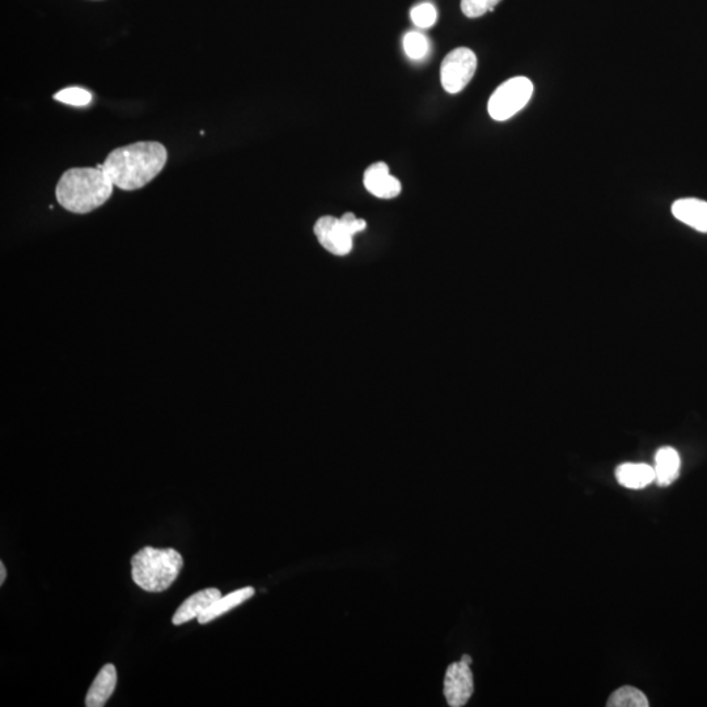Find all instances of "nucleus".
I'll return each mask as SVG.
<instances>
[{"mask_svg": "<svg viewBox=\"0 0 707 707\" xmlns=\"http://www.w3.org/2000/svg\"><path fill=\"white\" fill-rule=\"evenodd\" d=\"M184 560L175 549L146 546L131 558V577L147 592L168 590L181 573Z\"/></svg>", "mask_w": 707, "mask_h": 707, "instance_id": "nucleus-3", "label": "nucleus"}, {"mask_svg": "<svg viewBox=\"0 0 707 707\" xmlns=\"http://www.w3.org/2000/svg\"><path fill=\"white\" fill-rule=\"evenodd\" d=\"M533 95V83L524 76L506 80L491 95L488 110L494 121H507L527 107Z\"/></svg>", "mask_w": 707, "mask_h": 707, "instance_id": "nucleus-4", "label": "nucleus"}, {"mask_svg": "<svg viewBox=\"0 0 707 707\" xmlns=\"http://www.w3.org/2000/svg\"><path fill=\"white\" fill-rule=\"evenodd\" d=\"M253 595L254 588L245 587L232 592L230 595L222 596V598L215 601L213 605H210V607L198 617V622H200L201 625L209 624V622L214 621L215 618L230 612L231 609L236 608L237 605L243 604L244 601L251 599Z\"/></svg>", "mask_w": 707, "mask_h": 707, "instance_id": "nucleus-14", "label": "nucleus"}, {"mask_svg": "<svg viewBox=\"0 0 707 707\" xmlns=\"http://www.w3.org/2000/svg\"><path fill=\"white\" fill-rule=\"evenodd\" d=\"M315 235L319 243L334 256H346L353 249V235L340 218L323 217L315 224Z\"/></svg>", "mask_w": 707, "mask_h": 707, "instance_id": "nucleus-7", "label": "nucleus"}, {"mask_svg": "<svg viewBox=\"0 0 707 707\" xmlns=\"http://www.w3.org/2000/svg\"><path fill=\"white\" fill-rule=\"evenodd\" d=\"M54 99L73 107H86L92 101V93L84 88L70 87L55 93Z\"/></svg>", "mask_w": 707, "mask_h": 707, "instance_id": "nucleus-17", "label": "nucleus"}, {"mask_svg": "<svg viewBox=\"0 0 707 707\" xmlns=\"http://www.w3.org/2000/svg\"><path fill=\"white\" fill-rule=\"evenodd\" d=\"M410 18L419 28H431L438 21V11L431 3H422L410 12Z\"/></svg>", "mask_w": 707, "mask_h": 707, "instance_id": "nucleus-19", "label": "nucleus"}, {"mask_svg": "<svg viewBox=\"0 0 707 707\" xmlns=\"http://www.w3.org/2000/svg\"><path fill=\"white\" fill-rule=\"evenodd\" d=\"M681 459L672 447H663L655 455V481L660 486L671 485L679 477Z\"/></svg>", "mask_w": 707, "mask_h": 707, "instance_id": "nucleus-13", "label": "nucleus"}, {"mask_svg": "<svg viewBox=\"0 0 707 707\" xmlns=\"http://www.w3.org/2000/svg\"><path fill=\"white\" fill-rule=\"evenodd\" d=\"M6 578H7L6 566H4L3 562H0V584H3L4 581H6Z\"/></svg>", "mask_w": 707, "mask_h": 707, "instance_id": "nucleus-21", "label": "nucleus"}, {"mask_svg": "<svg viewBox=\"0 0 707 707\" xmlns=\"http://www.w3.org/2000/svg\"><path fill=\"white\" fill-rule=\"evenodd\" d=\"M220 598H222V594L217 588H206V590L197 592L186 599L177 609L175 616L172 617V624L179 626L200 617L210 605Z\"/></svg>", "mask_w": 707, "mask_h": 707, "instance_id": "nucleus-9", "label": "nucleus"}, {"mask_svg": "<svg viewBox=\"0 0 707 707\" xmlns=\"http://www.w3.org/2000/svg\"><path fill=\"white\" fill-rule=\"evenodd\" d=\"M477 70V57L473 50L457 48L443 59L440 80L448 93H459L471 83Z\"/></svg>", "mask_w": 707, "mask_h": 707, "instance_id": "nucleus-5", "label": "nucleus"}, {"mask_svg": "<svg viewBox=\"0 0 707 707\" xmlns=\"http://www.w3.org/2000/svg\"><path fill=\"white\" fill-rule=\"evenodd\" d=\"M117 671L113 664H107L97 673L86 697L87 707H103L116 689Z\"/></svg>", "mask_w": 707, "mask_h": 707, "instance_id": "nucleus-11", "label": "nucleus"}, {"mask_svg": "<svg viewBox=\"0 0 707 707\" xmlns=\"http://www.w3.org/2000/svg\"><path fill=\"white\" fill-rule=\"evenodd\" d=\"M168 152L159 142H137L116 148L96 167L107 173L114 186L133 192L150 184L167 164Z\"/></svg>", "mask_w": 707, "mask_h": 707, "instance_id": "nucleus-1", "label": "nucleus"}, {"mask_svg": "<svg viewBox=\"0 0 707 707\" xmlns=\"http://www.w3.org/2000/svg\"><path fill=\"white\" fill-rule=\"evenodd\" d=\"M607 705L609 707H649L650 702L641 690L633 687H622L613 692Z\"/></svg>", "mask_w": 707, "mask_h": 707, "instance_id": "nucleus-15", "label": "nucleus"}, {"mask_svg": "<svg viewBox=\"0 0 707 707\" xmlns=\"http://www.w3.org/2000/svg\"><path fill=\"white\" fill-rule=\"evenodd\" d=\"M341 222L345 224L351 235H357L359 232L366 230V220L358 219L353 213L342 215Z\"/></svg>", "mask_w": 707, "mask_h": 707, "instance_id": "nucleus-20", "label": "nucleus"}, {"mask_svg": "<svg viewBox=\"0 0 707 707\" xmlns=\"http://www.w3.org/2000/svg\"><path fill=\"white\" fill-rule=\"evenodd\" d=\"M672 214L677 220L693 230L707 234V202L697 198H683L672 205Z\"/></svg>", "mask_w": 707, "mask_h": 707, "instance_id": "nucleus-10", "label": "nucleus"}, {"mask_svg": "<svg viewBox=\"0 0 707 707\" xmlns=\"http://www.w3.org/2000/svg\"><path fill=\"white\" fill-rule=\"evenodd\" d=\"M616 478L624 488L639 490L655 481V469L647 464L626 463L616 469Z\"/></svg>", "mask_w": 707, "mask_h": 707, "instance_id": "nucleus-12", "label": "nucleus"}, {"mask_svg": "<svg viewBox=\"0 0 707 707\" xmlns=\"http://www.w3.org/2000/svg\"><path fill=\"white\" fill-rule=\"evenodd\" d=\"M472 658L464 655L460 662L452 663L444 677V697L451 707H463L474 692Z\"/></svg>", "mask_w": 707, "mask_h": 707, "instance_id": "nucleus-6", "label": "nucleus"}, {"mask_svg": "<svg viewBox=\"0 0 707 707\" xmlns=\"http://www.w3.org/2000/svg\"><path fill=\"white\" fill-rule=\"evenodd\" d=\"M404 50L406 55L413 61L425 58L430 52V42L426 36L418 32H409L404 37Z\"/></svg>", "mask_w": 707, "mask_h": 707, "instance_id": "nucleus-16", "label": "nucleus"}, {"mask_svg": "<svg viewBox=\"0 0 707 707\" xmlns=\"http://www.w3.org/2000/svg\"><path fill=\"white\" fill-rule=\"evenodd\" d=\"M363 182L372 196L383 200H392L401 193V182L389 173L388 165L383 162L368 167Z\"/></svg>", "mask_w": 707, "mask_h": 707, "instance_id": "nucleus-8", "label": "nucleus"}, {"mask_svg": "<svg viewBox=\"0 0 707 707\" xmlns=\"http://www.w3.org/2000/svg\"><path fill=\"white\" fill-rule=\"evenodd\" d=\"M113 182L107 173L95 168H71L63 173L55 197L63 209L73 214L92 213L112 197Z\"/></svg>", "mask_w": 707, "mask_h": 707, "instance_id": "nucleus-2", "label": "nucleus"}, {"mask_svg": "<svg viewBox=\"0 0 707 707\" xmlns=\"http://www.w3.org/2000/svg\"><path fill=\"white\" fill-rule=\"evenodd\" d=\"M501 0H461V11L467 18H481L488 12L494 11Z\"/></svg>", "mask_w": 707, "mask_h": 707, "instance_id": "nucleus-18", "label": "nucleus"}]
</instances>
